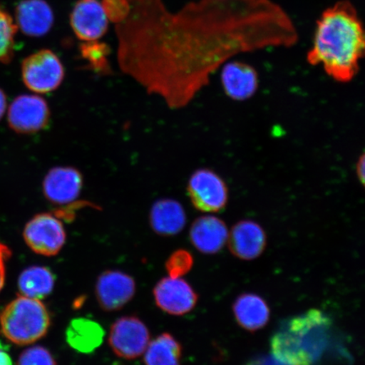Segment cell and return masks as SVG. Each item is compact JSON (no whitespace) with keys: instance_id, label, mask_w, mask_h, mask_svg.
<instances>
[{"instance_id":"cell-23","label":"cell","mask_w":365,"mask_h":365,"mask_svg":"<svg viewBox=\"0 0 365 365\" xmlns=\"http://www.w3.org/2000/svg\"><path fill=\"white\" fill-rule=\"evenodd\" d=\"M81 58L88 63V68L97 73L108 74L111 71L108 56L110 48L98 41L83 42L79 46Z\"/></svg>"},{"instance_id":"cell-22","label":"cell","mask_w":365,"mask_h":365,"mask_svg":"<svg viewBox=\"0 0 365 365\" xmlns=\"http://www.w3.org/2000/svg\"><path fill=\"white\" fill-rule=\"evenodd\" d=\"M144 354L145 365H181V345L170 333L150 341Z\"/></svg>"},{"instance_id":"cell-28","label":"cell","mask_w":365,"mask_h":365,"mask_svg":"<svg viewBox=\"0 0 365 365\" xmlns=\"http://www.w3.org/2000/svg\"><path fill=\"white\" fill-rule=\"evenodd\" d=\"M11 257V250L6 245L0 243V290H1L4 284V277H6V262Z\"/></svg>"},{"instance_id":"cell-3","label":"cell","mask_w":365,"mask_h":365,"mask_svg":"<svg viewBox=\"0 0 365 365\" xmlns=\"http://www.w3.org/2000/svg\"><path fill=\"white\" fill-rule=\"evenodd\" d=\"M332 329L331 317L318 309L285 319L272 336V355L285 365H314L329 346Z\"/></svg>"},{"instance_id":"cell-17","label":"cell","mask_w":365,"mask_h":365,"mask_svg":"<svg viewBox=\"0 0 365 365\" xmlns=\"http://www.w3.org/2000/svg\"><path fill=\"white\" fill-rule=\"evenodd\" d=\"M228 234V228L222 219L205 215L196 219L191 225L190 240L200 253L214 255L225 247Z\"/></svg>"},{"instance_id":"cell-7","label":"cell","mask_w":365,"mask_h":365,"mask_svg":"<svg viewBox=\"0 0 365 365\" xmlns=\"http://www.w3.org/2000/svg\"><path fill=\"white\" fill-rule=\"evenodd\" d=\"M23 236L35 253L53 257L62 250L66 241L65 227L50 213H40L26 223Z\"/></svg>"},{"instance_id":"cell-26","label":"cell","mask_w":365,"mask_h":365,"mask_svg":"<svg viewBox=\"0 0 365 365\" xmlns=\"http://www.w3.org/2000/svg\"><path fill=\"white\" fill-rule=\"evenodd\" d=\"M18 365H57L53 356L43 346H31L23 352Z\"/></svg>"},{"instance_id":"cell-9","label":"cell","mask_w":365,"mask_h":365,"mask_svg":"<svg viewBox=\"0 0 365 365\" xmlns=\"http://www.w3.org/2000/svg\"><path fill=\"white\" fill-rule=\"evenodd\" d=\"M109 345L114 354L125 359H135L145 353L150 342L147 326L135 317L117 319L109 333Z\"/></svg>"},{"instance_id":"cell-1","label":"cell","mask_w":365,"mask_h":365,"mask_svg":"<svg viewBox=\"0 0 365 365\" xmlns=\"http://www.w3.org/2000/svg\"><path fill=\"white\" fill-rule=\"evenodd\" d=\"M129 2V16L115 26L118 66L171 109L188 106L238 54L299 40L289 14L272 0H198L177 12L163 0Z\"/></svg>"},{"instance_id":"cell-20","label":"cell","mask_w":365,"mask_h":365,"mask_svg":"<svg viewBox=\"0 0 365 365\" xmlns=\"http://www.w3.org/2000/svg\"><path fill=\"white\" fill-rule=\"evenodd\" d=\"M103 337V327L88 318L73 319L66 331L68 344L82 354L93 353L102 344Z\"/></svg>"},{"instance_id":"cell-11","label":"cell","mask_w":365,"mask_h":365,"mask_svg":"<svg viewBox=\"0 0 365 365\" xmlns=\"http://www.w3.org/2000/svg\"><path fill=\"white\" fill-rule=\"evenodd\" d=\"M153 294L158 307L173 316L190 312L198 301L193 287L180 277L163 278L155 287Z\"/></svg>"},{"instance_id":"cell-16","label":"cell","mask_w":365,"mask_h":365,"mask_svg":"<svg viewBox=\"0 0 365 365\" xmlns=\"http://www.w3.org/2000/svg\"><path fill=\"white\" fill-rule=\"evenodd\" d=\"M16 25L26 36L40 38L54 24V13L46 0H22L16 10Z\"/></svg>"},{"instance_id":"cell-2","label":"cell","mask_w":365,"mask_h":365,"mask_svg":"<svg viewBox=\"0 0 365 365\" xmlns=\"http://www.w3.org/2000/svg\"><path fill=\"white\" fill-rule=\"evenodd\" d=\"M364 49V31L358 12L349 0H341L319 18L307 61L321 66L333 80L348 83L358 75Z\"/></svg>"},{"instance_id":"cell-8","label":"cell","mask_w":365,"mask_h":365,"mask_svg":"<svg viewBox=\"0 0 365 365\" xmlns=\"http://www.w3.org/2000/svg\"><path fill=\"white\" fill-rule=\"evenodd\" d=\"M51 112L47 101L38 95L18 96L8 111V124L17 134L38 133L47 128Z\"/></svg>"},{"instance_id":"cell-10","label":"cell","mask_w":365,"mask_h":365,"mask_svg":"<svg viewBox=\"0 0 365 365\" xmlns=\"http://www.w3.org/2000/svg\"><path fill=\"white\" fill-rule=\"evenodd\" d=\"M83 176L76 168H53L43 181V193L48 202L63 205L74 203L83 188Z\"/></svg>"},{"instance_id":"cell-19","label":"cell","mask_w":365,"mask_h":365,"mask_svg":"<svg viewBox=\"0 0 365 365\" xmlns=\"http://www.w3.org/2000/svg\"><path fill=\"white\" fill-rule=\"evenodd\" d=\"M149 219L153 231L165 237L180 234L187 222L182 205L177 200L168 198L160 199L153 205Z\"/></svg>"},{"instance_id":"cell-29","label":"cell","mask_w":365,"mask_h":365,"mask_svg":"<svg viewBox=\"0 0 365 365\" xmlns=\"http://www.w3.org/2000/svg\"><path fill=\"white\" fill-rule=\"evenodd\" d=\"M245 365H285L273 357L272 355H259L250 361L246 363Z\"/></svg>"},{"instance_id":"cell-21","label":"cell","mask_w":365,"mask_h":365,"mask_svg":"<svg viewBox=\"0 0 365 365\" xmlns=\"http://www.w3.org/2000/svg\"><path fill=\"white\" fill-rule=\"evenodd\" d=\"M56 278L48 268L31 267L23 271L18 280V287L22 296L35 299H43L52 293Z\"/></svg>"},{"instance_id":"cell-14","label":"cell","mask_w":365,"mask_h":365,"mask_svg":"<svg viewBox=\"0 0 365 365\" xmlns=\"http://www.w3.org/2000/svg\"><path fill=\"white\" fill-rule=\"evenodd\" d=\"M228 247L235 257L253 261L261 257L267 244L263 227L257 222L243 220L237 222L228 234Z\"/></svg>"},{"instance_id":"cell-32","label":"cell","mask_w":365,"mask_h":365,"mask_svg":"<svg viewBox=\"0 0 365 365\" xmlns=\"http://www.w3.org/2000/svg\"><path fill=\"white\" fill-rule=\"evenodd\" d=\"M0 365H13L10 356L0 350Z\"/></svg>"},{"instance_id":"cell-30","label":"cell","mask_w":365,"mask_h":365,"mask_svg":"<svg viewBox=\"0 0 365 365\" xmlns=\"http://www.w3.org/2000/svg\"><path fill=\"white\" fill-rule=\"evenodd\" d=\"M356 176L358 177V180L360 182V184L364 185V178H365V157L364 154L361 155L358 160L357 164H356L355 168Z\"/></svg>"},{"instance_id":"cell-12","label":"cell","mask_w":365,"mask_h":365,"mask_svg":"<svg viewBox=\"0 0 365 365\" xmlns=\"http://www.w3.org/2000/svg\"><path fill=\"white\" fill-rule=\"evenodd\" d=\"M70 23L82 42L98 41L108 29V18L98 0H78L71 13Z\"/></svg>"},{"instance_id":"cell-4","label":"cell","mask_w":365,"mask_h":365,"mask_svg":"<svg viewBox=\"0 0 365 365\" xmlns=\"http://www.w3.org/2000/svg\"><path fill=\"white\" fill-rule=\"evenodd\" d=\"M50 325L51 317L41 300L22 295L9 304L0 317L3 334L17 345L34 344L47 334Z\"/></svg>"},{"instance_id":"cell-24","label":"cell","mask_w":365,"mask_h":365,"mask_svg":"<svg viewBox=\"0 0 365 365\" xmlns=\"http://www.w3.org/2000/svg\"><path fill=\"white\" fill-rule=\"evenodd\" d=\"M17 31L12 16L0 6V62L9 63L12 61Z\"/></svg>"},{"instance_id":"cell-5","label":"cell","mask_w":365,"mask_h":365,"mask_svg":"<svg viewBox=\"0 0 365 365\" xmlns=\"http://www.w3.org/2000/svg\"><path fill=\"white\" fill-rule=\"evenodd\" d=\"M65 76L61 58L50 49L39 50L22 62V81L27 88L36 93L46 94L57 90Z\"/></svg>"},{"instance_id":"cell-27","label":"cell","mask_w":365,"mask_h":365,"mask_svg":"<svg viewBox=\"0 0 365 365\" xmlns=\"http://www.w3.org/2000/svg\"><path fill=\"white\" fill-rule=\"evenodd\" d=\"M101 4L108 21L115 25L120 24L129 16V0H102Z\"/></svg>"},{"instance_id":"cell-18","label":"cell","mask_w":365,"mask_h":365,"mask_svg":"<svg viewBox=\"0 0 365 365\" xmlns=\"http://www.w3.org/2000/svg\"><path fill=\"white\" fill-rule=\"evenodd\" d=\"M232 312L239 326L250 332L262 329L271 317L267 301L253 293L240 294L232 304Z\"/></svg>"},{"instance_id":"cell-6","label":"cell","mask_w":365,"mask_h":365,"mask_svg":"<svg viewBox=\"0 0 365 365\" xmlns=\"http://www.w3.org/2000/svg\"><path fill=\"white\" fill-rule=\"evenodd\" d=\"M187 191L194 207L205 213L220 212L228 202L225 181L208 168H200L191 175Z\"/></svg>"},{"instance_id":"cell-13","label":"cell","mask_w":365,"mask_h":365,"mask_svg":"<svg viewBox=\"0 0 365 365\" xmlns=\"http://www.w3.org/2000/svg\"><path fill=\"white\" fill-rule=\"evenodd\" d=\"M135 294V280L122 272H104L96 284L98 303L106 312H116L122 309L133 299Z\"/></svg>"},{"instance_id":"cell-25","label":"cell","mask_w":365,"mask_h":365,"mask_svg":"<svg viewBox=\"0 0 365 365\" xmlns=\"http://www.w3.org/2000/svg\"><path fill=\"white\" fill-rule=\"evenodd\" d=\"M194 264L192 255L186 250H179L168 258L166 267L170 277H181L188 273Z\"/></svg>"},{"instance_id":"cell-15","label":"cell","mask_w":365,"mask_h":365,"mask_svg":"<svg viewBox=\"0 0 365 365\" xmlns=\"http://www.w3.org/2000/svg\"><path fill=\"white\" fill-rule=\"evenodd\" d=\"M221 68V83L228 98L244 102L257 93L259 76L254 67L243 62L227 61Z\"/></svg>"},{"instance_id":"cell-31","label":"cell","mask_w":365,"mask_h":365,"mask_svg":"<svg viewBox=\"0 0 365 365\" xmlns=\"http://www.w3.org/2000/svg\"><path fill=\"white\" fill-rule=\"evenodd\" d=\"M7 107V98L6 93H4L2 89H0V120L6 113Z\"/></svg>"}]
</instances>
